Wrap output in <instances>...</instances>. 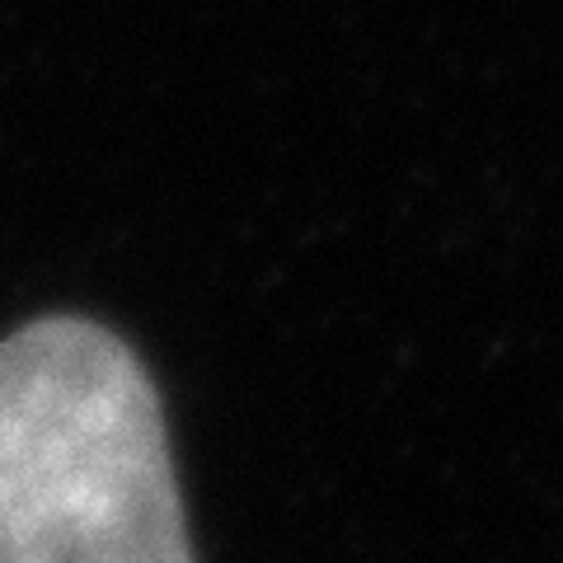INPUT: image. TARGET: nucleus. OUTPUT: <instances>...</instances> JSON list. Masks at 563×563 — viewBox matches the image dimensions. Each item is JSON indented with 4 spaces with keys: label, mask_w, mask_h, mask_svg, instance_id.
I'll list each match as a JSON object with an SVG mask.
<instances>
[{
    "label": "nucleus",
    "mask_w": 563,
    "mask_h": 563,
    "mask_svg": "<svg viewBox=\"0 0 563 563\" xmlns=\"http://www.w3.org/2000/svg\"><path fill=\"white\" fill-rule=\"evenodd\" d=\"M0 563H192L161 395L80 314L0 339Z\"/></svg>",
    "instance_id": "obj_1"
}]
</instances>
